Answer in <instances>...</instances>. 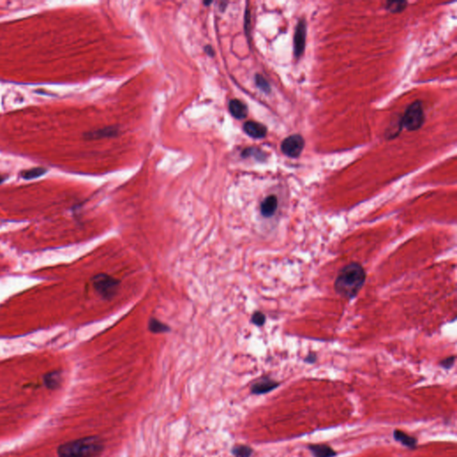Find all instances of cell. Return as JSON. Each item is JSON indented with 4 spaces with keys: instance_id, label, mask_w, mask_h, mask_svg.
Segmentation results:
<instances>
[{
    "instance_id": "16",
    "label": "cell",
    "mask_w": 457,
    "mask_h": 457,
    "mask_svg": "<svg viewBox=\"0 0 457 457\" xmlns=\"http://www.w3.org/2000/svg\"><path fill=\"white\" fill-rule=\"evenodd\" d=\"M232 455L234 457H250L253 454V449L245 445H238L232 448Z\"/></svg>"
},
{
    "instance_id": "2",
    "label": "cell",
    "mask_w": 457,
    "mask_h": 457,
    "mask_svg": "<svg viewBox=\"0 0 457 457\" xmlns=\"http://www.w3.org/2000/svg\"><path fill=\"white\" fill-rule=\"evenodd\" d=\"M103 448L104 445L99 437H86L61 445L57 449V457H95Z\"/></svg>"
},
{
    "instance_id": "15",
    "label": "cell",
    "mask_w": 457,
    "mask_h": 457,
    "mask_svg": "<svg viewBox=\"0 0 457 457\" xmlns=\"http://www.w3.org/2000/svg\"><path fill=\"white\" fill-rule=\"evenodd\" d=\"M148 327L151 332L153 333H165L169 331V327L161 322L160 320H156L155 318H151L148 323Z\"/></svg>"
},
{
    "instance_id": "7",
    "label": "cell",
    "mask_w": 457,
    "mask_h": 457,
    "mask_svg": "<svg viewBox=\"0 0 457 457\" xmlns=\"http://www.w3.org/2000/svg\"><path fill=\"white\" fill-rule=\"evenodd\" d=\"M280 386V383L269 377H262L255 381L250 387L251 393L254 395H264L273 391Z\"/></svg>"
},
{
    "instance_id": "3",
    "label": "cell",
    "mask_w": 457,
    "mask_h": 457,
    "mask_svg": "<svg viewBox=\"0 0 457 457\" xmlns=\"http://www.w3.org/2000/svg\"><path fill=\"white\" fill-rule=\"evenodd\" d=\"M424 123V112L421 101H415L405 110L404 116L401 119V127L407 131H417Z\"/></svg>"
},
{
    "instance_id": "11",
    "label": "cell",
    "mask_w": 457,
    "mask_h": 457,
    "mask_svg": "<svg viewBox=\"0 0 457 457\" xmlns=\"http://www.w3.org/2000/svg\"><path fill=\"white\" fill-rule=\"evenodd\" d=\"M307 448L314 457H335L337 456L334 449L326 444H311Z\"/></svg>"
},
{
    "instance_id": "9",
    "label": "cell",
    "mask_w": 457,
    "mask_h": 457,
    "mask_svg": "<svg viewBox=\"0 0 457 457\" xmlns=\"http://www.w3.org/2000/svg\"><path fill=\"white\" fill-rule=\"evenodd\" d=\"M278 208V198L274 195L268 196L264 198V201L261 204V213L265 218H270L273 216Z\"/></svg>"
},
{
    "instance_id": "14",
    "label": "cell",
    "mask_w": 457,
    "mask_h": 457,
    "mask_svg": "<svg viewBox=\"0 0 457 457\" xmlns=\"http://www.w3.org/2000/svg\"><path fill=\"white\" fill-rule=\"evenodd\" d=\"M46 173H47V169L42 168V167H35V168H32V169L22 172L21 176L24 179H33L42 176Z\"/></svg>"
},
{
    "instance_id": "20",
    "label": "cell",
    "mask_w": 457,
    "mask_h": 457,
    "mask_svg": "<svg viewBox=\"0 0 457 457\" xmlns=\"http://www.w3.org/2000/svg\"><path fill=\"white\" fill-rule=\"evenodd\" d=\"M455 362H456V356H455V355H452V356H449L448 358L442 360V361L439 363V365H440L441 367H443L444 369L449 370V369H451V368L454 366Z\"/></svg>"
},
{
    "instance_id": "5",
    "label": "cell",
    "mask_w": 457,
    "mask_h": 457,
    "mask_svg": "<svg viewBox=\"0 0 457 457\" xmlns=\"http://www.w3.org/2000/svg\"><path fill=\"white\" fill-rule=\"evenodd\" d=\"M305 146V141L302 137L301 135L295 134L291 135L289 137L286 138L282 143H281V151L284 155L291 157V158H297L301 155L302 151L304 149Z\"/></svg>"
},
{
    "instance_id": "6",
    "label": "cell",
    "mask_w": 457,
    "mask_h": 457,
    "mask_svg": "<svg viewBox=\"0 0 457 457\" xmlns=\"http://www.w3.org/2000/svg\"><path fill=\"white\" fill-rule=\"evenodd\" d=\"M307 38V24L304 20L298 22L294 35V54L295 57H300L305 51Z\"/></svg>"
},
{
    "instance_id": "18",
    "label": "cell",
    "mask_w": 457,
    "mask_h": 457,
    "mask_svg": "<svg viewBox=\"0 0 457 457\" xmlns=\"http://www.w3.org/2000/svg\"><path fill=\"white\" fill-rule=\"evenodd\" d=\"M255 82H256V85L258 86V88H260L263 91L266 93L270 92L271 90L270 85L267 80H265L263 76L259 75V74L255 76Z\"/></svg>"
},
{
    "instance_id": "19",
    "label": "cell",
    "mask_w": 457,
    "mask_h": 457,
    "mask_svg": "<svg viewBox=\"0 0 457 457\" xmlns=\"http://www.w3.org/2000/svg\"><path fill=\"white\" fill-rule=\"evenodd\" d=\"M252 322L257 326L264 325L265 322V316L261 312H255L252 316Z\"/></svg>"
},
{
    "instance_id": "17",
    "label": "cell",
    "mask_w": 457,
    "mask_h": 457,
    "mask_svg": "<svg viewBox=\"0 0 457 457\" xmlns=\"http://www.w3.org/2000/svg\"><path fill=\"white\" fill-rule=\"evenodd\" d=\"M407 2L405 1H389L386 5V8L391 13H400L405 9Z\"/></svg>"
},
{
    "instance_id": "4",
    "label": "cell",
    "mask_w": 457,
    "mask_h": 457,
    "mask_svg": "<svg viewBox=\"0 0 457 457\" xmlns=\"http://www.w3.org/2000/svg\"><path fill=\"white\" fill-rule=\"evenodd\" d=\"M119 281L108 274H100L92 279L95 290L105 299H110L117 292Z\"/></svg>"
},
{
    "instance_id": "13",
    "label": "cell",
    "mask_w": 457,
    "mask_h": 457,
    "mask_svg": "<svg viewBox=\"0 0 457 457\" xmlns=\"http://www.w3.org/2000/svg\"><path fill=\"white\" fill-rule=\"evenodd\" d=\"M61 381V373L58 372H49L44 378L45 385L51 389H55L57 387H59Z\"/></svg>"
},
{
    "instance_id": "12",
    "label": "cell",
    "mask_w": 457,
    "mask_h": 457,
    "mask_svg": "<svg viewBox=\"0 0 457 457\" xmlns=\"http://www.w3.org/2000/svg\"><path fill=\"white\" fill-rule=\"evenodd\" d=\"M229 109L231 112L232 116L237 118V119H244L247 115V108L243 102L238 99H233L231 100L229 104Z\"/></svg>"
},
{
    "instance_id": "21",
    "label": "cell",
    "mask_w": 457,
    "mask_h": 457,
    "mask_svg": "<svg viewBox=\"0 0 457 457\" xmlns=\"http://www.w3.org/2000/svg\"><path fill=\"white\" fill-rule=\"evenodd\" d=\"M316 359L317 357H316V353H309L305 358V362L307 363H315L316 362Z\"/></svg>"
},
{
    "instance_id": "10",
    "label": "cell",
    "mask_w": 457,
    "mask_h": 457,
    "mask_svg": "<svg viewBox=\"0 0 457 457\" xmlns=\"http://www.w3.org/2000/svg\"><path fill=\"white\" fill-rule=\"evenodd\" d=\"M244 131L250 137L262 139L266 136L267 129L262 123L256 122H246L244 124Z\"/></svg>"
},
{
    "instance_id": "8",
    "label": "cell",
    "mask_w": 457,
    "mask_h": 457,
    "mask_svg": "<svg viewBox=\"0 0 457 457\" xmlns=\"http://www.w3.org/2000/svg\"><path fill=\"white\" fill-rule=\"evenodd\" d=\"M393 437L395 440L403 445L405 448H409L411 450H415L418 446V440L415 437L411 436L409 434L405 433L400 429H395L393 432Z\"/></svg>"
},
{
    "instance_id": "1",
    "label": "cell",
    "mask_w": 457,
    "mask_h": 457,
    "mask_svg": "<svg viewBox=\"0 0 457 457\" xmlns=\"http://www.w3.org/2000/svg\"><path fill=\"white\" fill-rule=\"evenodd\" d=\"M366 274L361 264L353 262L341 269L335 280L334 289L341 297L353 298L363 287Z\"/></svg>"
},
{
    "instance_id": "22",
    "label": "cell",
    "mask_w": 457,
    "mask_h": 457,
    "mask_svg": "<svg viewBox=\"0 0 457 457\" xmlns=\"http://www.w3.org/2000/svg\"><path fill=\"white\" fill-rule=\"evenodd\" d=\"M4 179H4V177H2V176H1V175H0V183H2V182H3V180H4Z\"/></svg>"
}]
</instances>
